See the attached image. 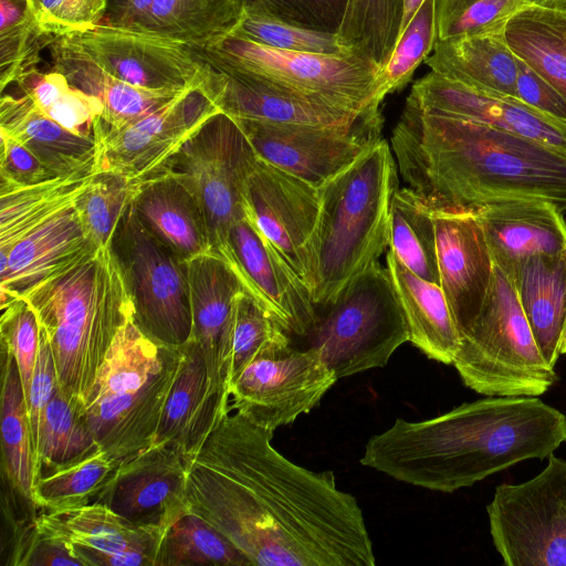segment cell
I'll return each instance as SVG.
<instances>
[{
    "instance_id": "obj_21",
    "label": "cell",
    "mask_w": 566,
    "mask_h": 566,
    "mask_svg": "<svg viewBox=\"0 0 566 566\" xmlns=\"http://www.w3.org/2000/svg\"><path fill=\"white\" fill-rule=\"evenodd\" d=\"M192 332L213 388L229 395V364L238 295L247 291L221 256L210 252L188 261ZM230 396V395H229Z\"/></svg>"
},
{
    "instance_id": "obj_50",
    "label": "cell",
    "mask_w": 566,
    "mask_h": 566,
    "mask_svg": "<svg viewBox=\"0 0 566 566\" xmlns=\"http://www.w3.org/2000/svg\"><path fill=\"white\" fill-rule=\"evenodd\" d=\"M231 33L280 50L326 55L352 54L340 44L337 34L302 29L260 17L242 14Z\"/></svg>"
},
{
    "instance_id": "obj_32",
    "label": "cell",
    "mask_w": 566,
    "mask_h": 566,
    "mask_svg": "<svg viewBox=\"0 0 566 566\" xmlns=\"http://www.w3.org/2000/svg\"><path fill=\"white\" fill-rule=\"evenodd\" d=\"M386 261L406 317L409 342L428 358L452 365L460 336L441 286L413 274L391 251Z\"/></svg>"
},
{
    "instance_id": "obj_46",
    "label": "cell",
    "mask_w": 566,
    "mask_h": 566,
    "mask_svg": "<svg viewBox=\"0 0 566 566\" xmlns=\"http://www.w3.org/2000/svg\"><path fill=\"white\" fill-rule=\"evenodd\" d=\"M291 345V336L260 302L248 291L241 292L235 302L229 387L252 360L282 352Z\"/></svg>"
},
{
    "instance_id": "obj_2",
    "label": "cell",
    "mask_w": 566,
    "mask_h": 566,
    "mask_svg": "<svg viewBox=\"0 0 566 566\" xmlns=\"http://www.w3.org/2000/svg\"><path fill=\"white\" fill-rule=\"evenodd\" d=\"M566 442V415L537 397L488 396L438 417L401 418L366 443L360 464L452 493Z\"/></svg>"
},
{
    "instance_id": "obj_10",
    "label": "cell",
    "mask_w": 566,
    "mask_h": 566,
    "mask_svg": "<svg viewBox=\"0 0 566 566\" xmlns=\"http://www.w3.org/2000/svg\"><path fill=\"white\" fill-rule=\"evenodd\" d=\"M258 160L235 120L219 112L156 175L174 176L196 197L206 218L211 252L217 255L231 224L245 216V188Z\"/></svg>"
},
{
    "instance_id": "obj_43",
    "label": "cell",
    "mask_w": 566,
    "mask_h": 566,
    "mask_svg": "<svg viewBox=\"0 0 566 566\" xmlns=\"http://www.w3.org/2000/svg\"><path fill=\"white\" fill-rule=\"evenodd\" d=\"M59 36L41 24L30 0H0V90L36 67Z\"/></svg>"
},
{
    "instance_id": "obj_36",
    "label": "cell",
    "mask_w": 566,
    "mask_h": 566,
    "mask_svg": "<svg viewBox=\"0 0 566 566\" xmlns=\"http://www.w3.org/2000/svg\"><path fill=\"white\" fill-rule=\"evenodd\" d=\"M241 17L238 0H154L137 32L202 46L231 33Z\"/></svg>"
},
{
    "instance_id": "obj_29",
    "label": "cell",
    "mask_w": 566,
    "mask_h": 566,
    "mask_svg": "<svg viewBox=\"0 0 566 566\" xmlns=\"http://www.w3.org/2000/svg\"><path fill=\"white\" fill-rule=\"evenodd\" d=\"M133 207L143 224L181 260L211 252L202 209L174 176L161 174L144 180Z\"/></svg>"
},
{
    "instance_id": "obj_41",
    "label": "cell",
    "mask_w": 566,
    "mask_h": 566,
    "mask_svg": "<svg viewBox=\"0 0 566 566\" xmlns=\"http://www.w3.org/2000/svg\"><path fill=\"white\" fill-rule=\"evenodd\" d=\"M402 15L403 0H348L340 44L380 71L398 42Z\"/></svg>"
},
{
    "instance_id": "obj_39",
    "label": "cell",
    "mask_w": 566,
    "mask_h": 566,
    "mask_svg": "<svg viewBox=\"0 0 566 566\" xmlns=\"http://www.w3.org/2000/svg\"><path fill=\"white\" fill-rule=\"evenodd\" d=\"M388 247L413 274L440 285L431 209L409 187L397 189L391 199Z\"/></svg>"
},
{
    "instance_id": "obj_52",
    "label": "cell",
    "mask_w": 566,
    "mask_h": 566,
    "mask_svg": "<svg viewBox=\"0 0 566 566\" xmlns=\"http://www.w3.org/2000/svg\"><path fill=\"white\" fill-rule=\"evenodd\" d=\"M107 0H40L38 19L56 36L93 29L104 21Z\"/></svg>"
},
{
    "instance_id": "obj_8",
    "label": "cell",
    "mask_w": 566,
    "mask_h": 566,
    "mask_svg": "<svg viewBox=\"0 0 566 566\" xmlns=\"http://www.w3.org/2000/svg\"><path fill=\"white\" fill-rule=\"evenodd\" d=\"M337 378L385 366L409 342L406 317L388 269L378 261L350 282L304 337Z\"/></svg>"
},
{
    "instance_id": "obj_15",
    "label": "cell",
    "mask_w": 566,
    "mask_h": 566,
    "mask_svg": "<svg viewBox=\"0 0 566 566\" xmlns=\"http://www.w3.org/2000/svg\"><path fill=\"white\" fill-rule=\"evenodd\" d=\"M202 80L123 127L98 124L96 170H112L140 181L155 177L181 145L220 112L207 95Z\"/></svg>"
},
{
    "instance_id": "obj_55",
    "label": "cell",
    "mask_w": 566,
    "mask_h": 566,
    "mask_svg": "<svg viewBox=\"0 0 566 566\" xmlns=\"http://www.w3.org/2000/svg\"><path fill=\"white\" fill-rule=\"evenodd\" d=\"M1 134V133H0ZM59 178L31 150L1 134L0 181L32 186Z\"/></svg>"
},
{
    "instance_id": "obj_13",
    "label": "cell",
    "mask_w": 566,
    "mask_h": 566,
    "mask_svg": "<svg viewBox=\"0 0 566 566\" xmlns=\"http://www.w3.org/2000/svg\"><path fill=\"white\" fill-rule=\"evenodd\" d=\"M337 380L316 350L291 345L240 371L229 387L230 409L274 432L314 409Z\"/></svg>"
},
{
    "instance_id": "obj_30",
    "label": "cell",
    "mask_w": 566,
    "mask_h": 566,
    "mask_svg": "<svg viewBox=\"0 0 566 566\" xmlns=\"http://www.w3.org/2000/svg\"><path fill=\"white\" fill-rule=\"evenodd\" d=\"M53 70L103 104L99 125L119 128L160 108L180 92L148 91L124 83L95 64L67 35L50 45ZM186 90V88H185Z\"/></svg>"
},
{
    "instance_id": "obj_9",
    "label": "cell",
    "mask_w": 566,
    "mask_h": 566,
    "mask_svg": "<svg viewBox=\"0 0 566 566\" xmlns=\"http://www.w3.org/2000/svg\"><path fill=\"white\" fill-rule=\"evenodd\" d=\"M133 306V318L154 342L180 348L191 338L188 262L139 220L133 203L109 244Z\"/></svg>"
},
{
    "instance_id": "obj_11",
    "label": "cell",
    "mask_w": 566,
    "mask_h": 566,
    "mask_svg": "<svg viewBox=\"0 0 566 566\" xmlns=\"http://www.w3.org/2000/svg\"><path fill=\"white\" fill-rule=\"evenodd\" d=\"M486 512L505 565L566 566L565 460L552 454L531 480L500 484Z\"/></svg>"
},
{
    "instance_id": "obj_42",
    "label": "cell",
    "mask_w": 566,
    "mask_h": 566,
    "mask_svg": "<svg viewBox=\"0 0 566 566\" xmlns=\"http://www.w3.org/2000/svg\"><path fill=\"white\" fill-rule=\"evenodd\" d=\"M189 565L251 566V563L223 534L188 509L166 530L155 566Z\"/></svg>"
},
{
    "instance_id": "obj_47",
    "label": "cell",
    "mask_w": 566,
    "mask_h": 566,
    "mask_svg": "<svg viewBox=\"0 0 566 566\" xmlns=\"http://www.w3.org/2000/svg\"><path fill=\"white\" fill-rule=\"evenodd\" d=\"M437 40V0H424L400 34L389 61L378 73L385 95L408 84L417 66L433 50Z\"/></svg>"
},
{
    "instance_id": "obj_19",
    "label": "cell",
    "mask_w": 566,
    "mask_h": 566,
    "mask_svg": "<svg viewBox=\"0 0 566 566\" xmlns=\"http://www.w3.org/2000/svg\"><path fill=\"white\" fill-rule=\"evenodd\" d=\"M431 214L440 286L460 332L479 312L494 263L473 210L436 208Z\"/></svg>"
},
{
    "instance_id": "obj_12",
    "label": "cell",
    "mask_w": 566,
    "mask_h": 566,
    "mask_svg": "<svg viewBox=\"0 0 566 566\" xmlns=\"http://www.w3.org/2000/svg\"><path fill=\"white\" fill-rule=\"evenodd\" d=\"M258 158L321 189L381 139L380 111L348 125L234 119Z\"/></svg>"
},
{
    "instance_id": "obj_27",
    "label": "cell",
    "mask_w": 566,
    "mask_h": 566,
    "mask_svg": "<svg viewBox=\"0 0 566 566\" xmlns=\"http://www.w3.org/2000/svg\"><path fill=\"white\" fill-rule=\"evenodd\" d=\"M0 133L25 146L57 177L88 176L96 170V142L63 128L24 94L2 93Z\"/></svg>"
},
{
    "instance_id": "obj_20",
    "label": "cell",
    "mask_w": 566,
    "mask_h": 566,
    "mask_svg": "<svg viewBox=\"0 0 566 566\" xmlns=\"http://www.w3.org/2000/svg\"><path fill=\"white\" fill-rule=\"evenodd\" d=\"M180 356V348L172 347L161 370L143 387L84 406L96 442L117 464L154 444Z\"/></svg>"
},
{
    "instance_id": "obj_4",
    "label": "cell",
    "mask_w": 566,
    "mask_h": 566,
    "mask_svg": "<svg viewBox=\"0 0 566 566\" xmlns=\"http://www.w3.org/2000/svg\"><path fill=\"white\" fill-rule=\"evenodd\" d=\"M36 314L60 387L83 407L133 306L109 245L98 248L23 296Z\"/></svg>"
},
{
    "instance_id": "obj_16",
    "label": "cell",
    "mask_w": 566,
    "mask_h": 566,
    "mask_svg": "<svg viewBox=\"0 0 566 566\" xmlns=\"http://www.w3.org/2000/svg\"><path fill=\"white\" fill-rule=\"evenodd\" d=\"M64 35L106 73L143 90L180 92L206 71L189 46L148 33L102 23Z\"/></svg>"
},
{
    "instance_id": "obj_17",
    "label": "cell",
    "mask_w": 566,
    "mask_h": 566,
    "mask_svg": "<svg viewBox=\"0 0 566 566\" xmlns=\"http://www.w3.org/2000/svg\"><path fill=\"white\" fill-rule=\"evenodd\" d=\"M218 255L291 337L308 334L317 321L311 292L247 214L231 224Z\"/></svg>"
},
{
    "instance_id": "obj_61",
    "label": "cell",
    "mask_w": 566,
    "mask_h": 566,
    "mask_svg": "<svg viewBox=\"0 0 566 566\" xmlns=\"http://www.w3.org/2000/svg\"><path fill=\"white\" fill-rule=\"evenodd\" d=\"M566 354V317L559 342V355Z\"/></svg>"
},
{
    "instance_id": "obj_59",
    "label": "cell",
    "mask_w": 566,
    "mask_h": 566,
    "mask_svg": "<svg viewBox=\"0 0 566 566\" xmlns=\"http://www.w3.org/2000/svg\"><path fill=\"white\" fill-rule=\"evenodd\" d=\"M423 1L424 0H403V15L400 34L409 24V22L411 21L420 6L423 3Z\"/></svg>"
},
{
    "instance_id": "obj_57",
    "label": "cell",
    "mask_w": 566,
    "mask_h": 566,
    "mask_svg": "<svg viewBox=\"0 0 566 566\" xmlns=\"http://www.w3.org/2000/svg\"><path fill=\"white\" fill-rule=\"evenodd\" d=\"M56 565L84 566L83 562L71 551L66 544L49 538L41 534L28 554L23 566Z\"/></svg>"
},
{
    "instance_id": "obj_49",
    "label": "cell",
    "mask_w": 566,
    "mask_h": 566,
    "mask_svg": "<svg viewBox=\"0 0 566 566\" xmlns=\"http://www.w3.org/2000/svg\"><path fill=\"white\" fill-rule=\"evenodd\" d=\"M242 14L337 34L348 0H238Z\"/></svg>"
},
{
    "instance_id": "obj_56",
    "label": "cell",
    "mask_w": 566,
    "mask_h": 566,
    "mask_svg": "<svg viewBox=\"0 0 566 566\" xmlns=\"http://www.w3.org/2000/svg\"><path fill=\"white\" fill-rule=\"evenodd\" d=\"M153 2L154 0H107L103 23L118 29L138 31Z\"/></svg>"
},
{
    "instance_id": "obj_22",
    "label": "cell",
    "mask_w": 566,
    "mask_h": 566,
    "mask_svg": "<svg viewBox=\"0 0 566 566\" xmlns=\"http://www.w3.org/2000/svg\"><path fill=\"white\" fill-rule=\"evenodd\" d=\"M203 88L233 119L282 124L348 125L380 109L355 113L276 87L255 77L218 71L206 63Z\"/></svg>"
},
{
    "instance_id": "obj_48",
    "label": "cell",
    "mask_w": 566,
    "mask_h": 566,
    "mask_svg": "<svg viewBox=\"0 0 566 566\" xmlns=\"http://www.w3.org/2000/svg\"><path fill=\"white\" fill-rule=\"evenodd\" d=\"M521 7V0H437L438 40L503 32Z\"/></svg>"
},
{
    "instance_id": "obj_26",
    "label": "cell",
    "mask_w": 566,
    "mask_h": 566,
    "mask_svg": "<svg viewBox=\"0 0 566 566\" xmlns=\"http://www.w3.org/2000/svg\"><path fill=\"white\" fill-rule=\"evenodd\" d=\"M97 249L86 237L74 202L0 259V305L23 296Z\"/></svg>"
},
{
    "instance_id": "obj_53",
    "label": "cell",
    "mask_w": 566,
    "mask_h": 566,
    "mask_svg": "<svg viewBox=\"0 0 566 566\" xmlns=\"http://www.w3.org/2000/svg\"><path fill=\"white\" fill-rule=\"evenodd\" d=\"M516 99L566 133V98L517 59Z\"/></svg>"
},
{
    "instance_id": "obj_51",
    "label": "cell",
    "mask_w": 566,
    "mask_h": 566,
    "mask_svg": "<svg viewBox=\"0 0 566 566\" xmlns=\"http://www.w3.org/2000/svg\"><path fill=\"white\" fill-rule=\"evenodd\" d=\"M1 346L14 357L25 400L40 348V324L29 302L21 296L1 304Z\"/></svg>"
},
{
    "instance_id": "obj_28",
    "label": "cell",
    "mask_w": 566,
    "mask_h": 566,
    "mask_svg": "<svg viewBox=\"0 0 566 566\" xmlns=\"http://www.w3.org/2000/svg\"><path fill=\"white\" fill-rule=\"evenodd\" d=\"M36 525L44 536L70 547L103 553L138 551L155 557L169 526L135 525L101 503L54 511L38 515Z\"/></svg>"
},
{
    "instance_id": "obj_40",
    "label": "cell",
    "mask_w": 566,
    "mask_h": 566,
    "mask_svg": "<svg viewBox=\"0 0 566 566\" xmlns=\"http://www.w3.org/2000/svg\"><path fill=\"white\" fill-rule=\"evenodd\" d=\"M116 467L112 455L97 448L66 463L43 469L33 485V501L43 511L93 503Z\"/></svg>"
},
{
    "instance_id": "obj_33",
    "label": "cell",
    "mask_w": 566,
    "mask_h": 566,
    "mask_svg": "<svg viewBox=\"0 0 566 566\" xmlns=\"http://www.w3.org/2000/svg\"><path fill=\"white\" fill-rule=\"evenodd\" d=\"M507 277L541 354L555 367L566 317V252L530 256Z\"/></svg>"
},
{
    "instance_id": "obj_54",
    "label": "cell",
    "mask_w": 566,
    "mask_h": 566,
    "mask_svg": "<svg viewBox=\"0 0 566 566\" xmlns=\"http://www.w3.org/2000/svg\"><path fill=\"white\" fill-rule=\"evenodd\" d=\"M57 385L59 381L52 349L44 331L40 327V348L27 397L34 449L43 422L44 412Z\"/></svg>"
},
{
    "instance_id": "obj_45",
    "label": "cell",
    "mask_w": 566,
    "mask_h": 566,
    "mask_svg": "<svg viewBox=\"0 0 566 566\" xmlns=\"http://www.w3.org/2000/svg\"><path fill=\"white\" fill-rule=\"evenodd\" d=\"M142 182L112 170H96L91 176L75 201V209L86 237L96 248L111 244L113 233Z\"/></svg>"
},
{
    "instance_id": "obj_6",
    "label": "cell",
    "mask_w": 566,
    "mask_h": 566,
    "mask_svg": "<svg viewBox=\"0 0 566 566\" xmlns=\"http://www.w3.org/2000/svg\"><path fill=\"white\" fill-rule=\"evenodd\" d=\"M459 336L452 365L464 386L480 395L539 397L557 380L537 347L513 283L496 265L479 312Z\"/></svg>"
},
{
    "instance_id": "obj_25",
    "label": "cell",
    "mask_w": 566,
    "mask_h": 566,
    "mask_svg": "<svg viewBox=\"0 0 566 566\" xmlns=\"http://www.w3.org/2000/svg\"><path fill=\"white\" fill-rule=\"evenodd\" d=\"M494 265L510 275L533 255L566 252L563 212L543 200L516 199L473 209Z\"/></svg>"
},
{
    "instance_id": "obj_34",
    "label": "cell",
    "mask_w": 566,
    "mask_h": 566,
    "mask_svg": "<svg viewBox=\"0 0 566 566\" xmlns=\"http://www.w3.org/2000/svg\"><path fill=\"white\" fill-rule=\"evenodd\" d=\"M514 55L566 98V8L523 6L505 22Z\"/></svg>"
},
{
    "instance_id": "obj_18",
    "label": "cell",
    "mask_w": 566,
    "mask_h": 566,
    "mask_svg": "<svg viewBox=\"0 0 566 566\" xmlns=\"http://www.w3.org/2000/svg\"><path fill=\"white\" fill-rule=\"evenodd\" d=\"M186 481L180 453L153 444L118 463L93 503L106 505L135 525L169 526L188 510Z\"/></svg>"
},
{
    "instance_id": "obj_37",
    "label": "cell",
    "mask_w": 566,
    "mask_h": 566,
    "mask_svg": "<svg viewBox=\"0 0 566 566\" xmlns=\"http://www.w3.org/2000/svg\"><path fill=\"white\" fill-rule=\"evenodd\" d=\"M0 415L1 472L19 492L33 500L38 461L31 423L18 365L6 347H2Z\"/></svg>"
},
{
    "instance_id": "obj_5",
    "label": "cell",
    "mask_w": 566,
    "mask_h": 566,
    "mask_svg": "<svg viewBox=\"0 0 566 566\" xmlns=\"http://www.w3.org/2000/svg\"><path fill=\"white\" fill-rule=\"evenodd\" d=\"M397 189L396 161L384 139L318 189L317 265L312 291L317 310L332 303L388 247L389 210Z\"/></svg>"
},
{
    "instance_id": "obj_24",
    "label": "cell",
    "mask_w": 566,
    "mask_h": 566,
    "mask_svg": "<svg viewBox=\"0 0 566 566\" xmlns=\"http://www.w3.org/2000/svg\"><path fill=\"white\" fill-rule=\"evenodd\" d=\"M177 376L154 444L168 446L184 460L195 455L219 421L231 411L230 396L212 387L200 346L189 340L180 347Z\"/></svg>"
},
{
    "instance_id": "obj_60",
    "label": "cell",
    "mask_w": 566,
    "mask_h": 566,
    "mask_svg": "<svg viewBox=\"0 0 566 566\" xmlns=\"http://www.w3.org/2000/svg\"><path fill=\"white\" fill-rule=\"evenodd\" d=\"M523 6H539L546 8H566V0H521Z\"/></svg>"
},
{
    "instance_id": "obj_38",
    "label": "cell",
    "mask_w": 566,
    "mask_h": 566,
    "mask_svg": "<svg viewBox=\"0 0 566 566\" xmlns=\"http://www.w3.org/2000/svg\"><path fill=\"white\" fill-rule=\"evenodd\" d=\"M171 348L154 342L129 318L107 349L84 406L143 387L161 370Z\"/></svg>"
},
{
    "instance_id": "obj_35",
    "label": "cell",
    "mask_w": 566,
    "mask_h": 566,
    "mask_svg": "<svg viewBox=\"0 0 566 566\" xmlns=\"http://www.w3.org/2000/svg\"><path fill=\"white\" fill-rule=\"evenodd\" d=\"M92 175L59 177L32 186L0 181V259L36 228L72 206Z\"/></svg>"
},
{
    "instance_id": "obj_1",
    "label": "cell",
    "mask_w": 566,
    "mask_h": 566,
    "mask_svg": "<svg viewBox=\"0 0 566 566\" xmlns=\"http://www.w3.org/2000/svg\"><path fill=\"white\" fill-rule=\"evenodd\" d=\"M270 432L228 412L186 460L189 511L223 534L251 566H374L357 500L333 471L282 455Z\"/></svg>"
},
{
    "instance_id": "obj_23",
    "label": "cell",
    "mask_w": 566,
    "mask_h": 566,
    "mask_svg": "<svg viewBox=\"0 0 566 566\" xmlns=\"http://www.w3.org/2000/svg\"><path fill=\"white\" fill-rule=\"evenodd\" d=\"M408 99L426 112L517 134L566 154V133L517 99L472 90L433 71L413 84Z\"/></svg>"
},
{
    "instance_id": "obj_44",
    "label": "cell",
    "mask_w": 566,
    "mask_h": 566,
    "mask_svg": "<svg viewBox=\"0 0 566 566\" xmlns=\"http://www.w3.org/2000/svg\"><path fill=\"white\" fill-rule=\"evenodd\" d=\"M99 448L83 413V406L57 385L44 412L35 444L38 473Z\"/></svg>"
},
{
    "instance_id": "obj_31",
    "label": "cell",
    "mask_w": 566,
    "mask_h": 566,
    "mask_svg": "<svg viewBox=\"0 0 566 566\" xmlns=\"http://www.w3.org/2000/svg\"><path fill=\"white\" fill-rule=\"evenodd\" d=\"M424 62L431 71L472 90L516 99L518 61L503 32L438 40Z\"/></svg>"
},
{
    "instance_id": "obj_3",
    "label": "cell",
    "mask_w": 566,
    "mask_h": 566,
    "mask_svg": "<svg viewBox=\"0 0 566 566\" xmlns=\"http://www.w3.org/2000/svg\"><path fill=\"white\" fill-rule=\"evenodd\" d=\"M391 146L405 182L431 209L531 199L566 212V154L536 140L407 98Z\"/></svg>"
},
{
    "instance_id": "obj_14",
    "label": "cell",
    "mask_w": 566,
    "mask_h": 566,
    "mask_svg": "<svg viewBox=\"0 0 566 566\" xmlns=\"http://www.w3.org/2000/svg\"><path fill=\"white\" fill-rule=\"evenodd\" d=\"M245 214L312 295L317 265L318 189L259 159L245 188Z\"/></svg>"
},
{
    "instance_id": "obj_58",
    "label": "cell",
    "mask_w": 566,
    "mask_h": 566,
    "mask_svg": "<svg viewBox=\"0 0 566 566\" xmlns=\"http://www.w3.org/2000/svg\"><path fill=\"white\" fill-rule=\"evenodd\" d=\"M70 548L84 566H155V557L145 552L103 553L86 548Z\"/></svg>"
},
{
    "instance_id": "obj_7",
    "label": "cell",
    "mask_w": 566,
    "mask_h": 566,
    "mask_svg": "<svg viewBox=\"0 0 566 566\" xmlns=\"http://www.w3.org/2000/svg\"><path fill=\"white\" fill-rule=\"evenodd\" d=\"M211 67L255 77L328 105L366 113L385 98L379 70L354 54L293 52L258 44L229 33L202 46H189Z\"/></svg>"
},
{
    "instance_id": "obj_62",
    "label": "cell",
    "mask_w": 566,
    "mask_h": 566,
    "mask_svg": "<svg viewBox=\"0 0 566 566\" xmlns=\"http://www.w3.org/2000/svg\"><path fill=\"white\" fill-rule=\"evenodd\" d=\"M39 1H40V0H30V2H31V4H32V7H33V9H34L35 13H36V10H38ZM36 15H38V14H36Z\"/></svg>"
}]
</instances>
